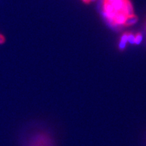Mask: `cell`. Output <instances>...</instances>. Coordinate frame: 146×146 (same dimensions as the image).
Here are the masks:
<instances>
[{
    "instance_id": "6da1fadb",
    "label": "cell",
    "mask_w": 146,
    "mask_h": 146,
    "mask_svg": "<svg viewBox=\"0 0 146 146\" xmlns=\"http://www.w3.org/2000/svg\"><path fill=\"white\" fill-rule=\"evenodd\" d=\"M54 139L48 131L36 130L23 138L22 146H55Z\"/></svg>"
},
{
    "instance_id": "7a4b0ae2",
    "label": "cell",
    "mask_w": 146,
    "mask_h": 146,
    "mask_svg": "<svg viewBox=\"0 0 146 146\" xmlns=\"http://www.w3.org/2000/svg\"><path fill=\"white\" fill-rule=\"evenodd\" d=\"M138 21V17L135 14L133 15L128 16L127 18H126V21L125 22V27H129V26H132V25H135V24L137 23Z\"/></svg>"
},
{
    "instance_id": "3957f363",
    "label": "cell",
    "mask_w": 146,
    "mask_h": 146,
    "mask_svg": "<svg viewBox=\"0 0 146 146\" xmlns=\"http://www.w3.org/2000/svg\"><path fill=\"white\" fill-rule=\"evenodd\" d=\"M128 33H125L122 35L121 38H120L119 45H118V48L120 50H124L125 49L126 45H127V43L128 42Z\"/></svg>"
},
{
    "instance_id": "277c9868",
    "label": "cell",
    "mask_w": 146,
    "mask_h": 146,
    "mask_svg": "<svg viewBox=\"0 0 146 146\" xmlns=\"http://www.w3.org/2000/svg\"><path fill=\"white\" fill-rule=\"evenodd\" d=\"M125 13L127 16H131L134 14V11H133V7L132 3L129 0H127L125 4Z\"/></svg>"
},
{
    "instance_id": "5b68a950",
    "label": "cell",
    "mask_w": 146,
    "mask_h": 146,
    "mask_svg": "<svg viewBox=\"0 0 146 146\" xmlns=\"http://www.w3.org/2000/svg\"><path fill=\"white\" fill-rule=\"evenodd\" d=\"M142 40H143V36L141 33H138L136 35H135V44H140L141 43Z\"/></svg>"
},
{
    "instance_id": "8992f818",
    "label": "cell",
    "mask_w": 146,
    "mask_h": 146,
    "mask_svg": "<svg viewBox=\"0 0 146 146\" xmlns=\"http://www.w3.org/2000/svg\"><path fill=\"white\" fill-rule=\"evenodd\" d=\"M128 42L131 44H135V35L131 33H128Z\"/></svg>"
},
{
    "instance_id": "52a82bcc",
    "label": "cell",
    "mask_w": 146,
    "mask_h": 146,
    "mask_svg": "<svg viewBox=\"0 0 146 146\" xmlns=\"http://www.w3.org/2000/svg\"><path fill=\"white\" fill-rule=\"evenodd\" d=\"M5 41H6V38H5V36L3 35V34L0 33V45L4 44Z\"/></svg>"
},
{
    "instance_id": "ba28073f",
    "label": "cell",
    "mask_w": 146,
    "mask_h": 146,
    "mask_svg": "<svg viewBox=\"0 0 146 146\" xmlns=\"http://www.w3.org/2000/svg\"><path fill=\"white\" fill-rule=\"evenodd\" d=\"M82 1L85 3H87V4H88V3L91 2V0H82Z\"/></svg>"
},
{
    "instance_id": "9c48e42d",
    "label": "cell",
    "mask_w": 146,
    "mask_h": 146,
    "mask_svg": "<svg viewBox=\"0 0 146 146\" xmlns=\"http://www.w3.org/2000/svg\"><path fill=\"white\" fill-rule=\"evenodd\" d=\"M114 0H104V2H106V3H112Z\"/></svg>"
},
{
    "instance_id": "30bf717a",
    "label": "cell",
    "mask_w": 146,
    "mask_h": 146,
    "mask_svg": "<svg viewBox=\"0 0 146 146\" xmlns=\"http://www.w3.org/2000/svg\"><path fill=\"white\" fill-rule=\"evenodd\" d=\"M96 1V0H91V1Z\"/></svg>"
}]
</instances>
